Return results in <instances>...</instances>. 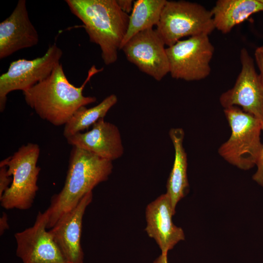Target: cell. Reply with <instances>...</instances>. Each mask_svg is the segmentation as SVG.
<instances>
[{
	"label": "cell",
	"mask_w": 263,
	"mask_h": 263,
	"mask_svg": "<svg viewBox=\"0 0 263 263\" xmlns=\"http://www.w3.org/2000/svg\"><path fill=\"white\" fill-rule=\"evenodd\" d=\"M103 69L93 65L84 83L76 87L69 82L60 63L47 78L23 92L25 101L41 119L55 126L65 125L79 108L96 101L94 96H84L83 90Z\"/></svg>",
	"instance_id": "1"
},
{
	"label": "cell",
	"mask_w": 263,
	"mask_h": 263,
	"mask_svg": "<svg viewBox=\"0 0 263 263\" xmlns=\"http://www.w3.org/2000/svg\"><path fill=\"white\" fill-rule=\"evenodd\" d=\"M112 161L86 150L73 147L63 188L53 196L46 210L47 228H52L65 213L99 183L108 180L112 172Z\"/></svg>",
	"instance_id": "2"
},
{
	"label": "cell",
	"mask_w": 263,
	"mask_h": 263,
	"mask_svg": "<svg viewBox=\"0 0 263 263\" xmlns=\"http://www.w3.org/2000/svg\"><path fill=\"white\" fill-rule=\"evenodd\" d=\"M71 12L83 23L90 41L98 45L106 65L116 61L126 35L129 15L116 0H65Z\"/></svg>",
	"instance_id": "3"
},
{
	"label": "cell",
	"mask_w": 263,
	"mask_h": 263,
	"mask_svg": "<svg viewBox=\"0 0 263 263\" xmlns=\"http://www.w3.org/2000/svg\"><path fill=\"white\" fill-rule=\"evenodd\" d=\"M224 112L231 134L219 147L218 153L230 164L248 170L256 166L263 147L262 123L238 106L225 108Z\"/></svg>",
	"instance_id": "4"
},
{
	"label": "cell",
	"mask_w": 263,
	"mask_h": 263,
	"mask_svg": "<svg viewBox=\"0 0 263 263\" xmlns=\"http://www.w3.org/2000/svg\"><path fill=\"white\" fill-rule=\"evenodd\" d=\"M39 153L38 144L28 143L0 161V166H6L8 174L13 176L11 185L0 198L2 207L27 210L32 206L38 189L37 182L40 168L37 162Z\"/></svg>",
	"instance_id": "5"
},
{
	"label": "cell",
	"mask_w": 263,
	"mask_h": 263,
	"mask_svg": "<svg viewBox=\"0 0 263 263\" xmlns=\"http://www.w3.org/2000/svg\"><path fill=\"white\" fill-rule=\"evenodd\" d=\"M214 29L210 10L197 3L185 0H167L156 28L168 47L184 37L209 35Z\"/></svg>",
	"instance_id": "6"
},
{
	"label": "cell",
	"mask_w": 263,
	"mask_h": 263,
	"mask_svg": "<svg viewBox=\"0 0 263 263\" xmlns=\"http://www.w3.org/2000/svg\"><path fill=\"white\" fill-rule=\"evenodd\" d=\"M214 47L208 35H201L179 40L166 48L171 77L186 81L200 80L211 72Z\"/></svg>",
	"instance_id": "7"
},
{
	"label": "cell",
	"mask_w": 263,
	"mask_h": 263,
	"mask_svg": "<svg viewBox=\"0 0 263 263\" xmlns=\"http://www.w3.org/2000/svg\"><path fill=\"white\" fill-rule=\"evenodd\" d=\"M62 56V50L54 43L40 57L11 62L7 72L0 76V112L5 108L9 93L16 90L24 92L47 78L60 63Z\"/></svg>",
	"instance_id": "8"
},
{
	"label": "cell",
	"mask_w": 263,
	"mask_h": 263,
	"mask_svg": "<svg viewBox=\"0 0 263 263\" xmlns=\"http://www.w3.org/2000/svg\"><path fill=\"white\" fill-rule=\"evenodd\" d=\"M240 61L241 70L235 84L221 95L220 104L224 109L240 106L263 124V85L245 48L241 50Z\"/></svg>",
	"instance_id": "9"
},
{
	"label": "cell",
	"mask_w": 263,
	"mask_h": 263,
	"mask_svg": "<svg viewBox=\"0 0 263 263\" xmlns=\"http://www.w3.org/2000/svg\"><path fill=\"white\" fill-rule=\"evenodd\" d=\"M165 46L156 29L150 28L134 35L121 50L141 72L160 81L169 72Z\"/></svg>",
	"instance_id": "10"
},
{
	"label": "cell",
	"mask_w": 263,
	"mask_h": 263,
	"mask_svg": "<svg viewBox=\"0 0 263 263\" xmlns=\"http://www.w3.org/2000/svg\"><path fill=\"white\" fill-rule=\"evenodd\" d=\"M46 211L39 212L33 226L16 233V255L22 263H69L49 231Z\"/></svg>",
	"instance_id": "11"
},
{
	"label": "cell",
	"mask_w": 263,
	"mask_h": 263,
	"mask_svg": "<svg viewBox=\"0 0 263 263\" xmlns=\"http://www.w3.org/2000/svg\"><path fill=\"white\" fill-rule=\"evenodd\" d=\"M92 200L93 192L91 191L49 230L69 263H84V253L81 245L82 219L86 208Z\"/></svg>",
	"instance_id": "12"
},
{
	"label": "cell",
	"mask_w": 263,
	"mask_h": 263,
	"mask_svg": "<svg viewBox=\"0 0 263 263\" xmlns=\"http://www.w3.org/2000/svg\"><path fill=\"white\" fill-rule=\"evenodd\" d=\"M175 213L167 193L161 195L146 208L145 230L155 241L162 254H168L178 242L185 239L183 229L173 223L172 217Z\"/></svg>",
	"instance_id": "13"
},
{
	"label": "cell",
	"mask_w": 263,
	"mask_h": 263,
	"mask_svg": "<svg viewBox=\"0 0 263 263\" xmlns=\"http://www.w3.org/2000/svg\"><path fill=\"white\" fill-rule=\"evenodd\" d=\"M39 37L28 16L25 0H19L11 15L0 23V58L38 44Z\"/></svg>",
	"instance_id": "14"
},
{
	"label": "cell",
	"mask_w": 263,
	"mask_h": 263,
	"mask_svg": "<svg viewBox=\"0 0 263 263\" xmlns=\"http://www.w3.org/2000/svg\"><path fill=\"white\" fill-rule=\"evenodd\" d=\"M67 143L111 161L124 153V147L119 129L114 124L101 118L92 129L78 132L66 138Z\"/></svg>",
	"instance_id": "15"
},
{
	"label": "cell",
	"mask_w": 263,
	"mask_h": 263,
	"mask_svg": "<svg viewBox=\"0 0 263 263\" xmlns=\"http://www.w3.org/2000/svg\"><path fill=\"white\" fill-rule=\"evenodd\" d=\"M215 28L227 34L251 15L263 12L260 0H218L210 10Z\"/></svg>",
	"instance_id": "16"
},
{
	"label": "cell",
	"mask_w": 263,
	"mask_h": 263,
	"mask_svg": "<svg viewBox=\"0 0 263 263\" xmlns=\"http://www.w3.org/2000/svg\"><path fill=\"white\" fill-rule=\"evenodd\" d=\"M169 135L175 155L173 167L167 183V192L174 210L177 203L186 194L189 187L187 177V155L183 147L185 133L180 128H172Z\"/></svg>",
	"instance_id": "17"
},
{
	"label": "cell",
	"mask_w": 263,
	"mask_h": 263,
	"mask_svg": "<svg viewBox=\"0 0 263 263\" xmlns=\"http://www.w3.org/2000/svg\"><path fill=\"white\" fill-rule=\"evenodd\" d=\"M166 2V0H137L134 2L120 50L134 35L157 25Z\"/></svg>",
	"instance_id": "18"
},
{
	"label": "cell",
	"mask_w": 263,
	"mask_h": 263,
	"mask_svg": "<svg viewBox=\"0 0 263 263\" xmlns=\"http://www.w3.org/2000/svg\"><path fill=\"white\" fill-rule=\"evenodd\" d=\"M117 102L115 94H112L97 105L79 108L64 125L63 135L67 138L87 129L101 118H104L110 109Z\"/></svg>",
	"instance_id": "19"
},
{
	"label": "cell",
	"mask_w": 263,
	"mask_h": 263,
	"mask_svg": "<svg viewBox=\"0 0 263 263\" xmlns=\"http://www.w3.org/2000/svg\"><path fill=\"white\" fill-rule=\"evenodd\" d=\"M6 166H0V198L9 188L12 182L13 178L7 173Z\"/></svg>",
	"instance_id": "20"
},
{
	"label": "cell",
	"mask_w": 263,
	"mask_h": 263,
	"mask_svg": "<svg viewBox=\"0 0 263 263\" xmlns=\"http://www.w3.org/2000/svg\"><path fill=\"white\" fill-rule=\"evenodd\" d=\"M262 130L263 132V124ZM256 166L257 170L252 176L253 180L258 184L263 187V144L260 156L257 160Z\"/></svg>",
	"instance_id": "21"
},
{
	"label": "cell",
	"mask_w": 263,
	"mask_h": 263,
	"mask_svg": "<svg viewBox=\"0 0 263 263\" xmlns=\"http://www.w3.org/2000/svg\"><path fill=\"white\" fill-rule=\"evenodd\" d=\"M254 56L260 71L259 76L263 85V45L256 48Z\"/></svg>",
	"instance_id": "22"
},
{
	"label": "cell",
	"mask_w": 263,
	"mask_h": 263,
	"mask_svg": "<svg viewBox=\"0 0 263 263\" xmlns=\"http://www.w3.org/2000/svg\"><path fill=\"white\" fill-rule=\"evenodd\" d=\"M120 9L124 13L128 14L131 13L134 4L132 0H116Z\"/></svg>",
	"instance_id": "23"
},
{
	"label": "cell",
	"mask_w": 263,
	"mask_h": 263,
	"mask_svg": "<svg viewBox=\"0 0 263 263\" xmlns=\"http://www.w3.org/2000/svg\"><path fill=\"white\" fill-rule=\"evenodd\" d=\"M8 217L6 213L3 212L0 218V234L2 235L5 230L9 228Z\"/></svg>",
	"instance_id": "24"
},
{
	"label": "cell",
	"mask_w": 263,
	"mask_h": 263,
	"mask_svg": "<svg viewBox=\"0 0 263 263\" xmlns=\"http://www.w3.org/2000/svg\"><path fill=\"white\" fill-rule=\"evenodd\" d=\"M153 263H168L167 254L161 253Z\"/></svg>",
	"instance_id": "25"
}]
</instances>
